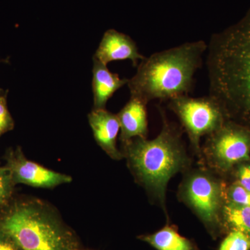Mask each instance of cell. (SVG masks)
Segmentation results:
<instances>
[{"label":"cell","mask_w":250,"mask_h":250,"mask_svg":"<svg viewBox=\"0 0 250 250\" xmlns=\"http://www.w3.org/2000/svg\"><path fill=\"white\" fill-rule=\"evenodd\" d=\"M187 133L194 154L201 158V139L220 129L229 118L222 105L211 95L192 98L188 95L167 101Z\"/></svg>","instance_id":"8992f818"},{"label":"cell","mask_w":250,"mask_h":250,"mask_svg":"<svg viewBox=\"0 0 250 250\" xmlns=\"http://www.w3.org/2000/svg\"><path fill=\"white\" fill-rule=\"evenodd\" d=\"M227 183L205 166L190 167L184 172L177 197L195 213L213 239L223 233L222 213L226 202Z\"/></svg>","instance_id":"5b68a950"},{"label":"cell","mask_w":250,"mask_h":250,"mask_svg":"<svg viewBox=\"0 0 250 250\" xmlns=\"http://www.w3.org/2000/svg\"><path fill=\"white\" fill-rule=\"evenodd\" d=\"M93 75L94 109H105L108 100L117 90L127 84L129 79L121 78L94 57Z\"/></svg>","instance_id":"7c38bea8"},{"label":"cell","mask_w":250,"mask_h":250,"mask_svg":"<svg viewBox=\"0 0 250 250\" xmlns=\"http://www.w3.org/2000/svg\"><path fill=\"white\" fill-rule=\"evenodd\" d=\"M207 42H185L155 52L139 62L127 85L131 98L147 104L152 100L167 102L188 95L194 88L195 75L203 62Z\"/></svg>","instance_id":"3957f363"},{"label":"cell","mask_w":250,"mask_h":250,"mask_svg":"<svg viewBox=\"0 0 250 250\" xmlns=\"http://www.w3.org/2000/svg\"><path fill=\"white\" fill-rule=\"evenodd\" d=\"M230 174L232 175L233 182L250 191V159L235 166Z\"/></svg>","instance_id":"d6986e66"},{"label":"cell","mask_w":250,"mask_h":250,"mask_svg":"<svg viewBox=\"0 0 250 250\" xmlns=\"http://www.w3.org/2000/svg\"><path fill=\"white\" fill-rule=\"evenodd\" d=\"M88 121L95 141L102 149L115 160L123 159V153L116 146L121 129L118 116L106 109H93L88 115Z\"/></svg>","instance_id":"30bf717a"},{"label":"cell","mask_w":250,"mask_h":250,"mask_svg":"<svg viewBox=\"0 0 250 250\" xmlns=\"http://www.w3.org/2000/svg\"><path fill=\"white\" fill-rule=\"evenodd\" d=\"M250 159V127L229 119L220 129L206 136L200 164L225 177L234 166Z\"/></svg>","instance_id":"52a82bcc"},{"label":"cell","mask_w":250,"mask_h":250,"mask_svg":"<svg viewBox=\"0 0 250 250\" xmlns=\"http://www.w3.org/2000/svg\"><path fill=\"white\" fill-rule=\"evenodd\" d=\"M226 201L236 205L250 207V191L236 182L227 184L225 190Z\"/></svg>","instance_id":"e0dca14e"},{"label":"cell","mask_w":250,"mask_h":250,"mask_svg":"<svg viewBox=\"0 0 250 250\" xmlns=\"http://www.w3.org/2000/svg\"><path fill=\"white\" fill-rule=\"evenodd\" d=\"M156 250H200L195 242L179 234L178 228L167 223L159 231L139 236Z\"/></svg>","instance_id":"4fadbf2b"},{"label":"cell","mask_w":250,"mask_h":250,"mask_svg":"<svg viewBox=\"0 0 250 250\" xmlns=\"http://www.w3.org/2000/svg\"><path fill=\"white\" fill-rule=\"evenodd\" d=\"M209 93L229 119L250 127V9L207 43Z\"/></svg>","instance_id":"6da1fadb"},{"label":"cell","mask_w":250,"mask_h":250,"mask_svg":"<svg viewBox=\"0 0 250 250\" xmlns=\"http://www.w3.org/2000/svg\"><path fill=\"white\" fill-rule=\"evenodd\" d=\"M161 116L162 128L155 139L137 137L123 143V154L139 183L167 213L166 189L169 181L176 174L188 170L192 159L182 139L183 130L169 121L163 111Z\"/></svg>","instance_id":"7a4b0ae2"},{"label":"cell","mask_w":250,"mask_h":250,"mask_svg":"<svg viewBox=\"0 0 250 250\" xmlns=\"http://www.w3.org/2000/svg\"><path fill=\"white\" fill-rule=\"evenodd\" d=\"M15 185L9 169L0 166V211L9 205Z\"/></svg>","instance_id":"9a60e30c"},{"label":"cell","mask_w":250,"mask_h":250,"mask_svg":"<svg viewBox=\"0 0 250 250\" xmlns=\"http://www.w3.org/2000/svg\"><path fill=\"white\" fill-rule=\"evenodd\" d=\"M0 250H22L12 237L0 230Z\"/></svg>","instance_id":"ffe728a7"},{"label":"cell","mask_w":250,"mask_h":250,"mask_svg":"<svg viewBox=\"0 0 250 250\" xmlns=\"http://www.w3.org/2000/svg\"><path fill=\"white\" fill-rule=\"evenodd\" d=\"M9 90L0 88V136L14 129L15 123L8 109L7 96Z\"/></svg>","instance_id":"ac0fdd59"},{"label":"cell","mask_w":250,"mask_h":250,"mask_svg":"<svg viewBox=\"0 0 250 250\" xmlns=\"http://www.w3.org/2000/svg\"><path fill=\"white\" fill-rule=\"evenodd\" d=\"M4 62V60H1V59H0V62Z\"/></svg>","instance_id":"44dd1931"},{"label":"cell","mask_w":250,"mask_h":250,"mask_svg":"<svg viewBox=\"0 0 250 250\" xmlns=\"http://www.w3.org/2000/svg\"><path fill=\"white\" fill-rule=\"evenodd\" d=\"M6 167L9 169L15 184L31 187L54 188L69 183L70 176L54 172L26 159L20 147L10 149L6 154Z\"/></svg>","instance_id":"ba28073f"},{"label":"cell","mask_w":250,"mask_h":250,"mask_svg":"<svg viewBox=\"0 0 250 250\" xmlns=\"http://www.w3.org/2000/svg\"><path fill=\"white\" fill-rule=\"evenodd\" d=\"M219 250H250V238L237 230H231L220 243Z\"/></svg>","instance_id":"2e32d148"},{"label":"cell","mask_w":250,"mask_h":250,"mask_svg":"<svg viewBox=\"0 0 250 250\" xmlns=\"http://www.w3.org/2000/svg\"><path fill=\"white\" fill-rule=\"evenodd\" d=\"M146 103L131 98L117 116L121 126L120 140L125 143L134 138L147 139V108Z\"/></svg>","instance_id":"8fae6325"},{"label":"cell","mask_w":250,"mask_h":250,"mask_svg":"<svg viewBox=\"0 0 250 250\" xmlns=\"http://www.w3.org/2000/svg\"><path fill=\"white\" fill-rule=\"evenodd\" d=\"M0 230L22 250H72L66 231L37 206L17 202L1 210Z\"/></svg>","instance_id":"277c9868"},{"label":"cell","mask_w":250,"mask_h":250,"mask_svg":"<svg viewBox=\"0 0 250 250\" xmlns=\"http://www.w3.org/2000/svg\"><path fill=\"white\" fill-rule=\"evenodd\" d=\"M225 232L237 230L250 238V207L226 201L222 213Z\"/></svg>","instance_id":"5bb4252c"},{"label":"cell","mask_w":250,"mask_h":250,"mask_svg":"<svg viewBox=\"0 0 250 250\" xmlns=\"http://www.w3.org/2000/svg\"><path fill=\"white\" fill-rule=\"evenodd\" d=\"M93 57L105 65L116 61L129 59L133 66L137 67L146 57L140 53L139 47L130 36L115 29H108L104 34Z\"/></svg>","instance_id":"9c48e42d"}]
</instances>
